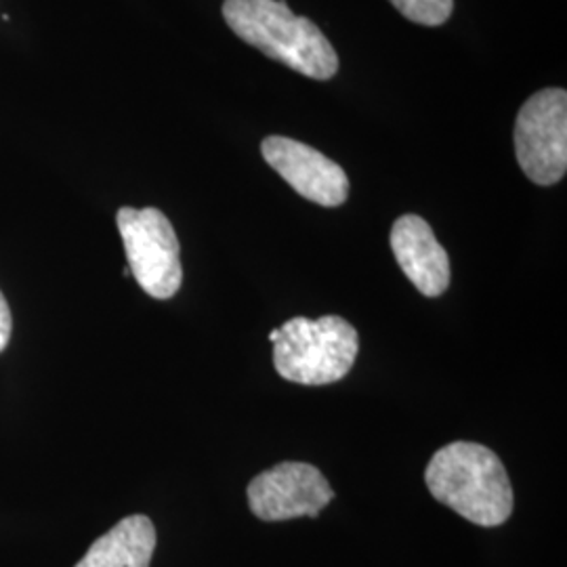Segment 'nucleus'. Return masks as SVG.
<instances>
[{
    "label": "nucleus",
    "mask_w": 567,
    "mask_h": 567,
    "mask_svg": "<svg viewBox=\"0 0 567 567\" xmlns=\"http://www.w3.org/2000/svg\"><path fill=\"white\" fill-rule=\"evenodd\" d=\"M425 482L437 503L475 526H503L513 513L507 468L482 444L454 442L437 450L426 465Z\"/></svg>",
    "instance_id": "obj_1"
},
{
    "label": "nucleus",
    "mask_w": 567,
    "mask_h": 567,
    "mask_svg": "<svg viewBox=\"0 0 567 567\" xmlns=\"http://www.w3.org/2000/svg\"><path fill=\"white\" fill-rule=\"evenodd\" d=\"M224 18L240 41L303 76L328 81L339 70L337 51L324 32L295 16L286 0H225Z\"/></svg>",
    "instance_id": "obj_2"
},
{
    "label": "nucleus",
    "mask_w": 567,
    "mask_h": 567,
    "mask_svg": "<svg viewBox=\"0 0 567 567\" xmlns=\"http://www.w3.org/2000/svg\"><path fill=\"white\" fill-rule=\"evenodd\" d=\"M278 374L299 385H330L344 379L360 351L358 330L339 316L292 318L269 332Z\"/></svg>",
    "instance_id": "obj_3"
},
{
    "label": "nucleus",
    "mask_w": 567,
    "mask_h": 567,
    "mask_svg": "<svg viewBox=\"0 0 567 567\" xmlns=\"http://www.w3.org/2000/svg\"><path fill=\"white\" fill-rule=\"evenodd\" d=\"M116 224L131 276L154 299L175 297L183 282L182 248L163 210L124 206Z\"/></svg>",
    "instance_id": "obj_4"
},
{
    "label": "nucleus",
    "mask_w": 567,
    "mask_h": 567,
    "mask_svg": "<svg viewBox=\"0 0 567 567\" xmlns=\"http://www.w3.org/2000/svg\"><path fill=\"white\" fill-rule=\"evenodd\" d=\"M515 154L536 185H555L567 171V93L545 89L527 100L515 122Z\"/></svg>",
    "instance_id": "obj_5"
},
{
    "label": "nucleus",
    "mask_w": 567,
    "mask_h": 567,
    "mask_svg": "<svg viewBox=\"0 0 567 567\" xmlns=\"http://www.w3.org/2000/svg\"><path fill=\"white\" fill-rule=\"evenodd\" d=\"M332 498L334 489L309 463H280L248 486L250 511L264 522L318 517Z\"/></svg>",
    "instance_id": "obj_6"
},
{
    "label": "nucleus",
    "mask_w": 567,
    "mask_h": 567,
    "mask_svg": "<svg viewBox=\"0 0 567 567\" xmlns=\"http://www.w3.org/2000/svg\"><path fill=\"white\" fill-rule=\"evenodd\" d=\"M265 163L305 200L326 208L341 206L349 196V179L343 168L307 143L271 135L261 143Z\"/></svg>",
    "instance_id": "obj_7"
},
{
    "label": "nucleus",
    "mask_w": 567,
    "mask_h": 567,
    "mask_svg": "<svg viewBox=\"0 0 567 567\" xmlns=\"http://www.w3.org/2000/svg\"><path fill=\"white\" fill-rule=\"evenodd\" d=\"M391 250L405 278L425 297H440L450 286V259L431 225L419 215H404L391 227Z\"/></svg>",
    "instance_id": "obj_8"
},
{
    "label": "nucleus",
    "mask_w": 567,
    "mask_h": 567,
    "mask_svg": "<svg viewBox=\"0 0 567 567\" xmlns=\"http://www.w3.org/2000/svg\"><path fill=\"white\" fill-rule=\"evenodd\" d=\"M156 550V527L145 515L124 517L97 538L74 567H150Z\"/></svg>",
    "instance_id": "obj_9"
},
{
    "label": "nucleus",
    "mask_w": 567,
    "mask_h": 567,
    "mask_svg": "<svg viewBox=\"0 0 567 567\" xmlns=\"http://www.w3.org/2000/svg\"><path fill=\"white\" fill-rule=\"evenodd\" d=\"M405 20L423 25H442L454 11V0H389Z\"/></svg>",
    "instance_id": "obj_10"
},
{
    "label": "nucleus",
    "mask_w": 567,
    "mask_h": 567,
    "mask_svg": "<svg viewBox=\"0 0 567 567\" xmlns=\"http://www.w3.org/2000/svg\"><path fill=\"white\" fill-rule=\"evenodd\" d=\"M11 328H13V318H11V309L4 299V295L0 292V353L7 349L9 339H11Z\"/></svg>",
    "instance_id": "obj_11"
}]
</instances>
